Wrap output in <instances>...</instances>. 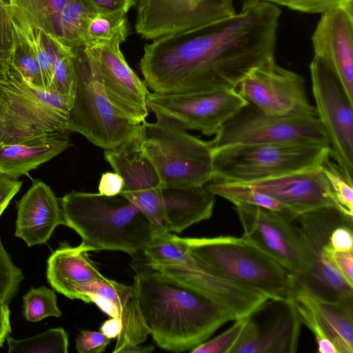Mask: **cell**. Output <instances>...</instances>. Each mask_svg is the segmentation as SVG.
<instances>
[{
	"instance_id": "6da1fadb",
	"label": "cell",
	"mask_w": 353,
	"mask_h": 353,
	"mask_svg": "<svg viewBox=\"0 0 353 353\" xmlns=\"http://www.w3.org/2000/svg\"><path fill=\"white\" fill-rule=\"evenodd\" d=\"M281 10L264 0H245L235 14L152 40L139 67L156 93L235 90L274 57Z\"/></svg>"
},
{
	"instance_id": "7a4b0ae2",
	"label": "cell",
	"mask_w": 353,
	"mask_h": 353,
	"mask_svg": "<svg viewBox=\"0 0 353 353\" xmlns=\"http://www.w3.org/2000/svg\"><path fill=\"white\" fill-rule=\"evenodd\" d=\"M133 286L145 323L157 345L167 351L191 350L234 321L221 306L134 258Z\"/></svg>"
},
{
	"instance_id": "3957f363",
	"label": "cell",
	"mask_w": 353,
	"mask_h": 353,
	"mask_svg": "<svg viewBox=\"0 0 353 353\" xmlns=\"http://www.w3.org/2000/svg\"><path fill=\"white\" fill-rule=\"evenodd\" d=\"M60 203L64 225L76 232L92 251H121L137 257L157 229L121 194L72 191Z\"/></svg>"
},
{
	"instance_id": "277c9868",
	"label": "cell",
	"mask_w": 353,
	"mask_h": 353,
	"mask_svg": "<svg viewBox=\"0 0 353 353\" xmlns=\"http://www.w3.org/2000/svg\"><path fill=\"white\" fill-rule=\"evenodd\" d=\"M183 240L191 256L217 276L267 298H292L296 278L243 236Z\"/></svg>"
},
{
	"instance_id": "5b68a950",
	"label": "cell",
	"mask_w": 353,
	"mask_h": 353,
	"mask_svg": "<svg viewBox=\"0 0 353 353\" xmlns=\"http://www.w3.org/2000/svg\"><path fill=\"white\" fill-rule=\"evenodd\" d=\"M142 255L150 267L215 302L229 312L234 321L246 317L268 299L202 266L189 253L183 238L166 230H155Z\"/></svg>"
},
{
	"instance_id": "8992f818",
	"label": "cell",
	"mask_w": 353,
	"mask_h": 353,
	"mask_svg": "<svg viewBox=\"0 0 353 353\" xmlns=\"http://www.w3.org/2000/svg\"><path fill=\"white\" fill-rule=\"evenodd\" d=\"M137 144L165 186L205 185L212 180L213 150L209 141L158 121H144Z\"/></svg>"
},
{
	"instance_id": "52a82bcc",
	"label": "cell",
	"mask_w": 353,
	"mask_h": 353,
	"mask_svg": "<svg viewBox=\"0 0 353 353\" xmlns=\"http://www.w3.org/2000/svg\"><path fill=\"white\" fill-rule=\"evenodd\" d=\"M212 180L250 183L320 165L330 148L309 144H234L213 149Z\"/></svg>"
},
{
	"instance_id": "ba28073f",
	"label": "cell",
	"mask_w": 353,
	"mask_h": 353,
	"mask_svg": "<svg viewBox=\"0 0 353 353\" xmlns=\"http://www.w3.org/2000/svg\"><path fill=\"white\" fill-rule=\"evenodd\" d=\"M74 95L67 131L77 132L104 150L138 137L141 124L121 117L105 94L83 47L73 48Z\"/></svg>"
},
{
	"instance_id": "9c48e42d",
	"label": "cell",
	"mask_w": 353,
	"mask_h": 353,
	"mask_svg": "<svg viewBox=\"0 0 353 353\" xmlns=\"http://www.w3.org/2000/svg\"><path fill=\"white\" fill-rule=\"evenodd\" d=\"M72 103L59 94L37 88L8 74L0 87V145L54 132H68Z\"/></svg>"
},
{
	"instance_id": "30bf717a",
	"label": "cell",
	"mask_w": 353,
	"mask_h": 353,
	"mask_svg": "<svg viewBox=\"0 0 353 353\" xmlns=\"http://www.w3.org/2000/svg\"><path fill=\"white\" fill-rule=\"evenodd\" d=\"M305 252L307 269L297 281L313 296L327 302L353 301V286L338 271L326 248L332 230L352 221L337 208L323 207L299 214L296 219Z\"/></svg>"
},
{
	"instance_id": "8fae6325",
	"label": "cell",
	"mask_w": 353,
	"mask_h": 353,
	"mask_svg": "<svg viewBox=\"0 0 353 353\" xmlns=\"http://www.w3.org/2000/svg\"><path fill=\"white\" fill-rule=\"evenodd\" d=\"M212 150L234 144H309L330 147L318 117H279L250 103L227 121L209 141Z\"/></svg>"
},
{
	"instance_id": "7c38bea8",
	"label": "cell",
	"mask_w": 353,
	"mask_h": 353,
	"mask_svg": "<svg viewBox=\"0 0 353 353\" xmlns=\"http://www.w3.org/2000/svg\"><path fill=\"white\" fill-rule=\"evenodd\" d=\"M247 102L236 91L203 93L150 92L149 110L157 121L182 130H196L206 136L215 135L221 126Z\"/></svg>"
},
{
	"instance_id": "4fadbf2b",
	"label": "cell",
	"mask_w": 353,
	"mask_h": 353,
	"mask_svg": "<svg viewBox=\"0 0 353 353\" xmlns=\"http://www.w3.org/2000/svg\"><path fill=\"white\" fill-rule=\"evenodd\" d=\"M235 90L267 114L317 117L315 107L307 99L303 77L278 65L274 57L250 72Z\"/></svg>"
},
{
	"instance_id": "5bb4252c",
	"label": "cell",
	"mask_w": 353,
	"mask_h": 353,
	"mask_svg": "<svg viewBox=\"0 0 353 353\" xmlns=\"http://www.w3.org/2000/svg\"><path fill=\"white\" fill-rule=\"evenodd\" d=\"M243 230L248 239L279 264L301 278L307 269V260L302 236L290 214L261 207L239 203L234 205Z\"/></svg>"
},
{
	"instance_id": "9a60e30c",
	"label": "cell",
	"mask_w": 353,
	"mask_h": 353,
	"mask_svg": "<svg viewBox=\"0 0 353 353\" xmlns=\"http://www.w3.org/2000/svg\"><path fill=\"white\" fill-rule=\"evenodd\" d=\"M317 117L328 138L330 157L353 174V103L330 70L317 57L310 65Z\"/></svg>"
},
{
	"instance_id": "2e32d148",
	"label": "cell",
	"mask_w": 353,
	"mask_h": 353,
	"mask_svg": "<svg viewBox=\"0 0 353 353\" xmlns=\"http://www.w3.org/2000/svg\"><path fill=\"white\" fill-rule=\"evenodd\" d=\"M231 353H294L301 321L292 298H268L248 316Z\"/></svg>"
},
{
	"instance_id": "e0dca14e",
	"label": "cell",
	"mask_w": 353,
	"mask_h": 353,
	"mask_svg": "<svg viewBox=\"0 0 353 353\" xmlns=\"http://www.w3.org/2000/svg\"><path fill=\"white\" fill-rule=\"evenodd\" d=\"M237 1L245 0H139L135 29L154 40L230 17Z\"/></svg>"
},
{
	"instance_id": "ac0fdd59",
	"label": "cell",
	"mask_w": 353,
	"mask_h": 353,
	"mask_svg": "<svg viewBox=\"0 0 353 353\" xmlns=\"http://www.w3.org/2000/svg\"><path fill=\"white\" fill-rule=\"evenodd\" d=\"M83 48L105 94L118 114L135 124L145 121L150 92L128 64L120 45Z\"/></svg>"
},
{
	"instance_id": "d6986e66",
	"label": "cell",
	"mask_w": 353,
	"mask_h": 353,
	"mask_svg": "<svg viewBox=\"0 0 353 353\" xmlns=\"http://www.w3.org/2000/svg\"><path fill=\"white\" fill-rule=\"evenodd\" d=\"M312 43L314 57L330 70L353 103V4L322 14Z\"/></svg>"
},
{
	"instance_id": "ffe728a7",
	"label": "cell",
	"mask_w": 353,
	"mask_h": 353,
	"mask_svg": "<svg viewBox=\"0 0 353 353\" xmlns=\"http://www.w3.org/2000/svg\"><path fill=\"white\" fill-rule=\"evenodd\" d=\"M88 303H94L102 312L121 322L113 353L123 347L139 345L150 334L133 285H127L103 276L94 283L86 294Z\"/></svg>"
},
{
	"instance_id": "44dd1931",
	"label": "cell",
	"mask_w": 353,
	"mask_h": 353,
	"mask_svg": "<svg viewBox=\"0 0 353 353\" xmlns=\"http://www.w3.org/2000/svg\"><path fill=\"white\" fill-rule=\"evenodd\" d=\"M244 184L285 205L298 215L323 207L336 208L319 165Z\"/></svg>"
},
{
	"instance_id": "7402d4cb",
	"label": "cell",
	"mask_w": 353,
	"mask_h": 353,
	"mask_svg": "<svg viewBox=\"0 0 353 353\" xmlns=\"http://www.w3.org/2000/svg\"><path fill=\"white\" fill-rule=\"evenodd\" d=\"M15 236L28 246L46 243L55 228L64 225L60 200L51 188L40 180L17 203Z\"/></svg>"
},
{
	"instance_id": "603a6c76",
	"label": "cell",
	"mask_w": 353,
	"mask_h": 353,
	"mask_svg": "<svg viewBox=\"0 0 353 353\" xmlns=\"http://www.w3.org/2000/svg\"><path fill=\"white\" fill-rule=\"evenodd\" d=\"M90 251L83 242L76 247L66 243L60 245L47 261V279L54 290L88 303L86 294L90 287L103 276L90 259Z\"/></svg>"
},
{
	"instance_id": "cb8c5ba5",
	"label": "cell",
	"mask_w": 353,
	"mask_h": 353,
	"mask_svg": "<svg viewBox=\"0 0 353 353\" xmlns=\"http://www.w3.org/2000/svg\"><path fill=\"white\" fill-rule=\"evenodd\" d=\"M69 132L47 133L17 143L0 145V173L17 179L71 145Z\"/></svg>"
},
{
	"instance_id": "d4e9b609",
	"label": "cell",
	"mask_w": 353,
	"mask_h": 353,
	"mask_svg": "<svg viewBox=\"0 0 353 353\" xmlns=\"http://www.w3.org/2000/svg\"><path fill=\"white\" fill-rule=\"evenodd\" d=\"M162 202L167 230L181 233L192 225L209 219L215 199L205 185L173 188L163 185Z\"/></svg>"
},
{
	"instance_id": "484cf974",
	"label": "cell",
	"mask_w": 353,
	"mask_h": 353,
	"mask_svg": "<svg viewBox=\"0 0 353 353\" xmlns=\"http://www.w3.org/2000/svg\"><path fill=\"white\" fill-rule=\"evenodd\" d=\"M11 24L12 45L8 74L17 75L33 87L45 89L30 22L16 0L12 8Z\"/></svg>"
},
{
	"instance_id": "4316f807",
	"label": "cell",
	"mask_w": 353,
	"mask_h": 353,
	"mask_svg": "<svg viewBox=\"0 0 353 353\" xmlns=\"http://www.w3.org/2000/svg\"><path fill=\"white\" fill-rule=\"evenodd\" d=\"M301 287L318 323L337 352L352 353L353 301L337 303L321 301Z\"/></svg>"
},
{
	"instance_id": "83f0119b",
	"label": "cell",
	"mask_w": 353,
	"mask_h": 353,
	"mask_svg": "<svg viewBox=\"0 0 353 353\" xmlns=\"http://www.w3.org/2000/svg\"><path fill=\"white\" fill-rule=\"evenodd\" d=\"M128 35L126 15L96 12L88 20L83 47L121 45Z\"/></svg>"
},
{
	"instance_id": "f1b7e54d",
	"label": "cell",
	"mask_w": 353,
	"mask_h": 353,
	"mask_svg": "<svg viewBox=\"0 0 353 353\" xmlns=\"http://www.w3.org/2000/svg\"><path fill=\"white\" fill-rule=\"evenodd\" d=\"M205 186L213 195L223 197L234 205L249 204L283 214L298 215L285 205L244 183L211 180Z\"/></svg>"
},
{
	"instance_id": "f546056e",
	"label": "cell",
	"mask_w": 353,
	"mask_h": 353,
	"mask_svg": "<svg viewBox=\"0 0 353 353\" xmlns=\"http://www.w3.org/2000/svg\"><path fill=\"white\" fill-rule=\"evenodd\" d=\"M96 12L86 0H68L59 17L57 40L72 49L83 47L88 20Z\"/></svg>"
},
{
	"instance_id": "4dcf8cb0",
	"label": "cell",
	"mask_w": 353,
	"mask_h": 353,
	"mask_svg": "<svg viewBox=\"0 0 353 353\" xmlns=\"http://www.w3.org/2000/svg\"><path fill=\"white\" fill-rule=\"evenodd\" d=\"M319 168L328 184L336 208L345 216L353 218L352 176L337 163L332 162L330 154L322 160Z\"/></svg>"
},
{
	"instance_id": "1f68e13d",
	"label": "cell",
	"mask_w": 353,
	"mask_h": 353,
	"mask_svg": "<svg viewBox=\"0 0 353 353\" xmlns=\"http://www.w3.org/2000/svg\"><path fill=\"white\" fill-rule=\"evenodd\" d=\"M8 352L67 353L68 335L62 327L52 328L23 339H6Z\"/></svg>"
},
{
	"instance_id": "d6a6232c",
	"label": "cell",
	"mask_w": 353,
	"mask_h": 353,
	"mask_svg": "<svg viewBox=\"0 0 353 353\" xmlns=\"http://www.w3.org/2000/svg\"><path fill=\"white\" fill-rule=\"evenodd\" d=\"M68 0H16L29 21L57 39L59 20Z\"/></svg>"
},
{
	"instance_id": "836d02e7",
	"label": "cell",
	"mask_w": 353,
	"mask_h": 353,
	"mask_svg": "<svg viewBox=\"0 0 353 353\" xmlns=\"http://www.w3.org/2000/svg\"><path fill=\"white\" fill-rule=\"evenodd\" d=\"M57 57L49 90L55 92L73 103L74 95V68L73 49L55 39Z\"/></svg>"
},
{
	"instance_id": "e575fe53",
	"label": "cell",
	"mask_w": 353,
	"mask_h": 353,
	"mask_svg": "<svg viewBox=\"0 0 353 353\" xmlns=\"http://www.w3.org/2000/svg\"><path fill=\"white\" fill-rule=\"evenodd\" d=\"M23 316L30 322H37L48 316L60 317L57 295L46 286L31 287L23 296Z\"/></svg>"
},
{
	"instance_id": "d590c367",
	"label": "cell",
	"mask_w": 353,
	"mask_h": 353,
	"mask_svg": "<svg viewBox=\"0 0 353 353\" xmlns=\"http://www.w3.org/2000/svg\"><path fill=\"white\" fill-rule=\"evenodd\" d=\"M30 22V21H29ZM30 34L37 54L45 90H49L57 57L55 38L30 22Z\"/></svg>"
},
{
	"instance_id": "8d00e7d4",
	"label": "cell",
	"mask_w": 353,
	"mask_h": 353,
	"mask_svg": "<svg viewBox=\"0 0 353 353\" xmlns=\"http://www.w3.org/2000/svg\"><path fill=\"white\" fill-rule=\"evenodd\" d=\"M23 279L21 270L12 262L0 237V301L9 304Z\"/></svg>"
},
{
	"instance_id": "74e56055",
	"label": "cell",
	"mask_w": 353,
	"mask_h": 353,
	"mask_svg": "<svg viewBox=\"0 0 353 353\" xmlns=\"http://www.w3.org/2000/svg\"><path fill=\"white\" fill-rule=\"evenodd\" d=\"M14 0H0V79L6 80L12 53V34L11 24Z\"/></svg>"
},
{
	"instance_id": "f35d334b",
	"label": "cell",
	"mask_w": 353,
	"mask_h": 353,
	"mask_svg": "<svg viewBox=\"0 0 353 353\" xmlns=\"http://www.w3.org/2000/svg\"><path fill=\"white\" fill-rule=\"evenodd\" d=\"M245 317L234 321L235 323L227 330L206 341L192 350V353H231L236 343L245 323Z\"/></svg>"
},
{
	"instance_id": "ab89813d",
	"label": "cell",
	"mask_w": 353,
	"mask_h": 353,
	"mask_svg": "<svg viewBox=\"0 0 353 353\" xmlns=\"http://www.w3.org/2000/svg\"><path fill=\"white\" fill-rule=\"evenodd\" d=\"M277 6L307 14H323L353 4V0H264Z\"/></svg>"
},
{
	"instance_id": "60d3db41",
	"label": "cell",
	"mask_w": 353,
	"mask_h": 353,
	"mask_svg": "<svg viewBox=\"0 0 353 353\" xmlns=\"http://www.w3.org/2000/svg\"><path fill=\"white\" fill-rule=\"evenodd\" d=\"M110 343L101 332L83 330L76 338L75 347L79 353H101Z\"/></svg>"
},
{
	"instance_id": "b9f144b4",
	"label": "cell",
	"mask_w": 353,
	"mask_h": 353,
	"mask_svg": "<svg viewBox=\"0 0 353 353\" xmlns=\"http://www.w3.org/2000/svg\"><path fill=\"white\" fill-rule=\"evenodd\" d=\"M327 249L331 251L353 250L352 221L346 220L332 230Z\"/></svg>"
},
{
	"instance_id": "7bdbcfd3",
	"label": "cell",
	"mask_w": 353,
	"mask_h": 353,
	"mask_svg": "<svg viewBox=\"0 0 353 353\" xmlns=\"http://www.w3.org/2000/svg\"><path fill=\"white\" fill-rule=\"evenodd\" d=\"M327 252L339 273L348 284L353 286V250L331 251L327 250Z\"/></svg>"
},
{
	"instance_id": "ee69618b",
	"label": "cell",
	"mask_w": 353,
	"mask_h": 353,
	"mask_svg": "<svg viewBox=\"0 0 353 353\" xmlns=\"http://www.w3.org/2000/svg\"><path fill=\"white\" fill-rule=\"evenodd\" d=\"M97 12L126 15L137 0H86Z\"/></svg>"
},
{
	"instance_id": "f6af8a7d",
	"label": "cell",
	"mask_w": 353,
	"mask_h": 353,
	"mask_svg": "<svg viewBox=\"0 0 353 353\" xmlns=\"http://www.w3.org/2000/svg\"><path fill=\"white\" fill-rule=\"evenodd\" d=\"M124 187V181L115 172H106L101 174L99 183V193L108 196L120 194Z\"/></svg>"
},
{
	"instance_id": "bcb514c9",
	"label": "cell",
	"mask_w": 353,
	"mask_h": 353,
	"mask_svg": "<svg viewBox=\"0 0 353 353\" xmlns=\"http://www.w3.org/2000/svg\"><path fill=\"white\" fill-rule=\"evenodd\" d=\"M23 182L0 173V217L12 199L19 191Z\"/></svg>"
},
{
	"instance_id": "7dc6e473",
	"label": "cell",
	"mask_w": 353,
	"mask_h": 353,
	"mask_svg": "<svg viewBox=\"0 0 353 353\" xmlns=\"http://www.w3.org/2000/svg\"><path fill=\"white\" fill-rule=\"evenodd\" d=\"M11 332L9 304L0 301V348L2 347Z\"/></svg>"
},
{
	"instance_id": "c3c4849f",
	"label": "cell",
	"mask_w": 353,
	"mask_h": 353,
	"mask_svg": "<svg viewBox=\"0 0 353 353\" xmlns=\"http://www.w3.org/2000/svg\"><path fill=\"white\" fill-rule=\"evenodd\" d=\"M121 330V322L114 318H111L103 322L100 327V332L110 339H117Z\"/></svg>"
},
{
	"instance_id": "681fc988",
	"label": "cell",
	"mask_w": 353,
	"mask_h": 353,
	"mask_svg": "<svg viewBox=\"0 0 353 353\" xmlns=\"http://www.w3.org/2000/svg\"><path fill=\"white\" fill-rule=\"evenodd\" d=\"M154 350L152 345H129L121 348L119 353H150Z\"/></svg>"
},
{
	"instance_id": "f907efd6",
	"label": "cell",
	"mask_w": 353,
	"mask_h": 353,
	"mask_svg": "<svg viewBox=\"0 0 353 353\" xmlns=\"http://www.w3.org/2000/svg\"><path fill=\"white\" fill-rule=\"evenodd\" d=\"M6 80H1V79H0V87H1V85H2V83H3Z\"/></svg>"
}]
</instances>
